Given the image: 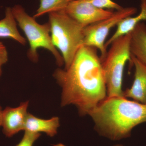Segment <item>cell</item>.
Returning <instances> with one entry per match:
<instances>
[{
    "label": "cell",
    "instance_id": "obj_7",
    "mask_svg": "<svg viewBox=\"0 0 146 146\" xmlns=\"http://www.w3.org/2000/svg\"><path fill=\"white\" fill-rule=\"evenodd\" d=\"M64 11L84 28L107 19L114 13L98 8L87 0H72Z\"/></svg>",
    "mask_w": 146,
    "mask_h": 146
},
{
    "label": "cell",
    "instance_id": "obj_15",
    "mask_svg": "<svg viewBox=\"0 0 146 146\" xmlns=\"http://www.w3.org/2000/svg\"><path fill=\"white\" fill-rule=\"evenodd\" d=\"M94 6L98 8L104 9H114L119 10L123 7L112 0H87Z\"/></svg>",
    "mask_w": 146,
    "mask_h": 146
},
{
    "label": "cell",
    "instance_id": "obj_3",
    "mask_svg": "<svg viewBox=\"0 0 146 146\" xmlns=\"http://www.w3.org/2000/svg\"><path fill=\"white\" fill-rule=\"evenodd\" d=\"M48 14L52 41L61 52L64 69L66 70L70 67L79 49L83 46L84 28L64 10Z\"/></svg>",
    "mask_w": 146,
    "mask_h": 146
},
{
    "label": "cell",
    "instance_id": "obj_17",
    "mask_svg": "<svg viewBox=\"0 0 146 146\" xmlns=\"http://www.w3.org/2000/svg\"><path fill=\"white\" fill-rule=\"evenodd\" d=\"M8 60V54L6 47L0 42V78L2 74V67Z\"/></svg>",
    "mask_w": 146,
    "mask_h": 146
},
{
    "label": "cell",
    "instance_id": "obj_4",
    "mask_svg": "<svg viewBox=\"0 0 146 146\" xmlns=\"http://www.w3.org/2000/svg\"><path fill=\"white\" fill-rule=\"evenodd\" d=\"M12 13L16 22L25 34L30 45L28 52L29 59L36 63L39 60L37 50L43 48L49 51L60 67L64 64L63 57L53 44L50 35L49 23L40 25L35 18L31 17L21 5H16L12 8Z\"/></svg>",
    "mask_w": 146,
    "mask_h": 146
},
{
    "label": "cell",
    "instance_id": "obj_2",
    "mask_svg": "<svg viewBox=\"0 0 146 146\" xmlns=\"http://www.w3.org/2000/svg\"><path fill=\"white\" fill-rule=\"evenodd\" d=\"M89 115L101 135L117 141L129 137L133 127L146 122V104L124 97H107Z\"/></svg>",
    "mask_w": 146,
    "mask_h": 146
},
{
    "label": "cell",
    "instance_id": "obj_13",
    "mask_svg": "<svg viewBox=\"0 0 146 146\" xmlns=\"http://www.w3.org/2000/svg\"><path fill=\"white\" fill-rule=\"evenodd\" d=\"M17 23L11 7H7L5 16L0 21V38H9L23 45L27 43L26 39L20 34L17 28Z\"/></svg>",
    "mask_w": 146,
    "mask_h": 146
},
{
    "label": "cell",
    "instance_id": "obj_16",
    "mask_svg": "<svg viewBox=\"0 0 146 146\" xmlns=\"http://www.w3.org/2000/svg\"><path fill=\"white\" fill-rule=\"evenodd\" d=\"M23 137L16 146H33L35 142L41 136V133L25 131Z\"/></svg>",
    "mask_w": 146,
    "mask_h": 146
},
{
    "label": "cell",
    "instance_id": "obj_9",
    "mask_svg": "<svg viewBox=\"0 0 146 146\" xmlns=\"http://www.w3.org/2000/svg\"><path fill=\"white\" fill-rule=\"evenodd\" d=\"M131 61L135 66L134 81L130 89L123 92V96L146 104V66L131 55Z\"/></svg>",
    "mask_w": 146,
    "mask_h": 146
},
{
    "label": "cell",
    "instance_id": "obj_10",
    "mask_svg": "<svg viewBox=\"0 0 146 146\" xmlns=\"http://www.w3.org/2000/svg\"><path fill=\"white\" fill-rule=\"evenodd\" d=\"M60 126V121L58 117H54L44 119L28 113L25 123V131L35 133H44L48 136L53 137L57 133Z\"/></svg>",
    "mask_w": 146,
    "mask_h": 146
},
{
    "label": "cell",
    "instance_id": "obj_8",
    "mask_svg": "<svg viewBox=\"0 0 146 146\" xmlns=\"http://www.w3.org/2000/svg\"><path fill=\"white\" fill-rule=\"evenodd\" d=\"M29 105V102L27 101L18 107H7L3 110L1 127L6 137L10 138L24 130Z\"/></svg>",
    "mask_w": 146,
    "mask_h": 146
},
{
    "label": "cell",
    "instance_id": "obj_5",
    "mask_svg": "<svg viewBox=\"0 0 146 146\" xmlns=\"http://www.w3.org/2000/svg\"><path fill=\"white\" fill-rule=\"evenodd\" d=\"M131 32L119 37L111 44L106 56L102 61L106 85L107 97H124L122 90L125 63L131 61Z\"/></svg>",
    "mask_w": 146,
    "mask_h": 146
},
{
    "label": "cell",
    "instance_id": "obj_18",
    "mask_svg": "<svg viewBox=\"0 0 146 146\" xmlns=\"http://www.w3.org/2000/svg\"><path fill=\"white\" fill-rule=\"evenodd\" d=\"M3 110L0 105V127H1L2 119V113Z\"/></svg>",
    "mask_w": 146,
    "mask_h": 146
},
{
    "label": "cell",
    "instance_id": "obj_14",
    "mask_svg": "<svg viewBox=\"0 0 146 146\" xmlns=\"http://www.w3.org/2000/svg\"><path fill=\"white\" fill-rule=\"evenodd\" d=\"M72 0H39L40 4L33 16L35 18H38L44 14L51 12L65 10L67 6Z\"/></svg>",
    "mask_w": 146,
    "mask_h": 146
},
{
    "label": "cell",
    "instance_id": "obj_6",
    "mask_svg": "<svg viewBox=\"0 0 146 146\" xmlns=\"http://www.w3.org/2000/svg\"><path fill=\"white\" fill-rule=\"evenodd\" d=\"M137 9L133 7L123 8L114 12L110 18L88 26L84 29L83 46L94 47L100 50L102 61L107 54L105 41L110 31L123 19L135 14Z\"/></svg>",
    "mask_w": 146,
    "mask_h": 146
},
{
    "label": "cell",
    "instance_id": "obj_19",
    "mask_svg": "<svg viewBox=\"0 0 146 146\" xmlns=\"http://www.w3.org/2000/svg\"><path fill=\"white\" fill-rule=\"evenodd\" d=\"M114 146H123L122 145H115Z\"/></svg>",
    "mask_w": 146,
    "mask_h": 146
},
{
    "label": "cell",
    "instance_id": "obj_12",
    "mask_svg": "<svg viewBox=\"0 0 146 146\" xmlns=\"http://www.w3.org/2000/svg\"><path fill=\"white\" fill-rule=\"evenodd\" d=\"M141 12L137 16L124 18L118 24L115 33L105 43L106 48L119 37L131 32L138 23L146 20V0H141Z\"/></svg>",
    "mask_w": 146,
    "mask_h": 146
},
{
    "label": "cell",
    "instance_id": "obj_11",
    "mask_svg": "<svg viewBox=\"0 0 146 146\" xmlns=\"http://www.w3.org/2000/svg\"><path fill=\"white\" fill-rule=\"evenodd\" d=\"M131 55L146 66V25L138 23L131 32L130 42Z\"/></svg>",
    "mask_w": 146,
    "mask_h": 146
},
{
    "label": "cell",
    "instance_id": "obj_1",
    "mask_svg": "<svg viewBox=\"0 0 146 146\" xmlns=\"http://www.w3.org/2000/svg\"><path fill=\"white\" fill-rule=\"evenodd\" d=\"M53 76L61 88V106H74L81 116L89 115L107 97L102 61L94 47L81 46L70 67L57 68Z\"/></svg>",
    "mask_w": 146,
    "mask_h": 146
}]
</instances>
